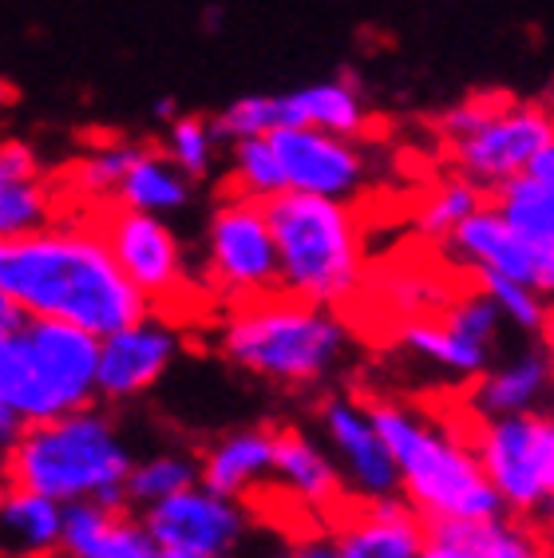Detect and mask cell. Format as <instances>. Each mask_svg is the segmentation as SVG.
Instances as JSON below:
<instances>
[{
	"instance_id": "1",
	"label": "cell",
	"mask_w": 554,
	"mask_h": 558,
	"mask_svg": "<svg viewBox=\"0 0 554 558\" xmlns=\"http://www.w3.org/2000/svg\"><path fill=\"white\" fill-rule=\"evenodd\" d=\"M0 293L24 317L64 322L92 337L116 333L150 313L135 286L119 274L92 218L0 238Z\"/></svg>"
},
{
	"instance_id": "33",
	"label": "cell",
	"mask_w": 554,
	"mask_h": 558,
	"mask_svg": "<svg viewBox=\"0 0 554 558\" xmlns=\"http://www.w3.org/2000/svg\"><path fill=\"white\" fill-rule=\"evenodd\" d=\"M480 281V290L495 301V310L503 313V322H511L515 329L522 333H546V325H551V313H546V301L539 290L531 286H519V281H507V278H495V274H475Z\"/></svg>"
},
{
	"instance_id": "35",
	"label": "cell",
	"mask_w": 554,
	"mask_h": 558,
	"mask_svg": "<svg viewBox=\"0 0 554 558\" xmlns=\"http://www.w3.org/2000/svg\"><path fill=\"white\" fill-rule=\"evenodd\" d=\"M424 526H427L424 547H420L416 558H480L448 523H424Z\"/></svg>"
},
{
	"instance_id": "13",
	"label": "cell",
	"mask_w": 554,
	"mask_h": 558,
	"mask_svg": "<svg viewBox=\"0 0 554 558\" xmlns=\"http://www.w3.org/2000/svg\"><path fill=\"white\" fill-rule=\"evenodd\" d=\"M321 428L333 444L337 472L357 499H384L396 495V468L384 448L381 432L364 412L361 397H325L321 400Z\"/></svg>"
},
{
	"instance_id": "8",
	"label": "cell",
	"mask_w": 554,
	"mask_h": 558,
	"mask_svg": "<svg viewBox=\"0 0 554 558\" xmlns=\"http://www.w3.org/2000/svg\"><path fill=\"white\" fill-rule=\"evenodd\" d=\"M96 210H104V218L96 215L92 222L104 234L119 274L135 286L138 298L150 305V313L191 293L179 238H174V230L162 218L135 215V210H123L116 203L96 206Z\"/></svg>"
},
{
	"instance_id": "9",
	"label": "cell",
	"mask_w": 554,
	"mask_h": 558,
	"mask_svg": "<svg viewBox=\"0 0 554 558\" xmlns=\"http://www.w3.org/2000/svg\"><path fill=\"white\" fill-rule=\"evenodd\" d=\"M551 143H554V119L546 111V104L507 99L471 135L451 143V150H456V167L463 171V179L491 191L503 179H515V174L527 171L531 155H539Z\"/></svg>"
},
{
	"instance_id": "36",
	"label": "cell",
	"mask_w": 554,
	"mask_h": 558,
	"mask_svg": "<svg viewBox=\"0 0 554 558\" xmlns=\"http://www.w3.org/2000/svg\"><path fill=\"white\" fill-rule=\"evenodd\" d=\"M277 558H341V555H337V547H333V538L305 535L298 547H289L286 555H277Z\"/></svg>"
},
{
	"instance_id": "30",
	"label": "cell",
	"mask_w": 554,
	"mask_h": 558,
	"mask_svg": "<svg viewBox=\"0 0 554 558\" xmlns=\"http://www.w3.org/2000/svg\"><path fill=\"white\" fill-rule=\"evenodd\" d=\"M230 183H234L238 198H254V203H266V198L286 191L281 167H277V155L266 135L262 140H238L230 147Z\"/></svg>"
},
{
	"instance_id": "40",
	"label": "cell",
	"mask_w": 554,
	"mask_h": 558,
	"mask_svg": "<svg viewBox=\"0 0 554 558\" xmlns=\"http://www.w3.org/2000/svg\"><path fill=\"white\" fill-rule=\"evenodd\" d=\"M167 558H198V555H167Z\"/></svg>"
},
{
	"instance_id": "11",
	"label": "cell",
	"mask_w": 554,
	"mask_h": 558,
	"mask_svg": "<svg viewBox=\"0 0 554 558\" xmlns=\"http://www.w3.org/2000/svg\"><path fill=\"white\" fill-rule=\"evenodd\" d=\"M281 167L286 191L317 198H352L364 183V155L352 140L317 128H281L266 135Z\"/></svg>"
},
{
	"instance_id": "5",
	"label": "cell",
	"mask_w": 554,
	"mask_h": 558,
	"mask_svg": "<svg viewBox=\"0 0 554 558\" xmlns=\"http://www.w3.org/2000/svg\"><path fill=\"white\" fill-rule=\"evenodd\" d=\"M274 234L281 290L313 305H341L361 286L357 215L337 198L281 191L262 203Z\"/></svg>"
},
{
	"instance_id": "31",
	"label": "cell",
	"mask_w": 554,
	"mask_h": 558,
	"mask_svg": "<svg viewBox=\"0 0 554 558\" xmlns=\"http://www.w3.org/2000/svg\"><path fill=\"white\" fill-rule=\"evenodd\" d=\"M167 123H171L167 143H162L167 159H171L191 183L206 179V174L214 171V159H218V135H214L210 119L206 116H174V119H167Z\"/></svg>"
},
{
	"instance_id": "20",
	"label": "cell",
	"mask_w": 554,
	"mask_h": 558,
	"mask_svg": "<svg viewBox=\"0 0 554 558\" xmlns=\"http://www.w3.org/2000/svg\"><path fill=\"white\" fill-rule=\"evenodd\" d=\"M281 99V119L286 128H317L341 140H357L369 128V111L349 75L341 80H321V84H305L298 92H286Z\"/></svg>"
},
{
	"instance_id": "25",
	"label": "cell",
	"mask_w": 554,
	"mask_h": 558,
	"mask_svg": "<svg viewBox=\"0 0 554 558\" xmlns=\"http://www.w3.org/2000/svg\"><path fill=\"white\" fill-rule=\"evenodd\" d=\"M487 206L507 222L515 238H522L534 254L554 258V186L534 183L527 174L503 179L487 191Z\"/></svg>"
},
{
	"instance_id": "26",
	"label": "cell",
	"mask_w": 554,
	"mask_h": 558,
	"mask_svg": "<svg viewBox=\"0 0 554 558\" xmlns=\"http://www.w3.org/2000/svg\"><path fill=\"white\" fill-rule=\"evenodd\" d=\"M480 558H551L539 523L515 515L480 519V523H448Z\"/></svg>"
},
{
	"instance_id": "14",
	"label": "cell",
	"mask_w": 554,
	"mask_h": 558,
	"mask_svg": "<svg viewBox=\"0 0 554 558\" xmlns=\"http://www.w3.org/2000/svg\"><path fill=\"white\" fill-rule=\"evenodd\" d=\"M333 547L341 558H416L427 526L400 495L349 499L333 519Z\"/></svg>"
},
{
	"instance_id": "22",
	"label": "cell",
	"mask_w": 554,
	"mask_h": 558,
	"mask_svg": "<svg viewBox=\"0 0 554 558\" xmlns=\"http://www.w3.org/2000/svg\"><path fill=\"white\" fill-rule=\"evenodd\" d=\"M0 409H9L21 424H40V420L64 416L24 329L0 333Z\"/></svg>"
},
{
	"instance_id": "32",
	"label": "cell",
	"mask_w": 554,
	"mask_h": 558,
	"mask_svg": "<svg viewBox=\"0 0 554 558\" xmlns=\"http://www.w3.org/2000/svg\"><path fill=\"white\" fill-rule=\"evenodd\" d=\"M480 206H487V191L459 174V179H448V183H439L436 191L427 194V203L420 206V230L427 238H444L448 242L451 230L463 218L475 215Z\"/></svg>"
},
{
	"instance_id": "12",
	"label": "cell",
	"mask_w": 554,
	"mask_h": 558,
	"mask_svg": "<svg viewBox=\"0 0 554 558\" xmlns=\"http://www.w3.org/2000/svg\"><path fill=\"white\" fill-rule=\"evenodd\" d=\"M174 353H179V333L162 322L159 313H147L143 322L99 337L96 400L119 404V400L143 397L171 368Z\"/></svg>"
},
{
	"instance_id": "15",
	"label": "cell",
	"mask_w": 554,
	"mask_h": 558,
	"mask_svg": "<svg viewBox=\"0 0 554 558\" xmlns=\"http://www.w3.org/2000/svg\"><path fill=\"white\" fill-rule=\"evenodd\" d=\"M448 242L456 246L459 258L471 262L475 274H495V278L519 281L539 293L554 290V258L534 254L522 238L507 230V222L491 206H480L471 218H463Z\"/></svg>"
},
{
	"instance_id": "6",
	"label": "cell",
	"mask_w": 554,
	"mask_h": 558,
	"mask_svg": "<svg viewBox=\"0 0 554 558\" xmlns=\"http://www.w3.org/2000/svg\"><path fill=\"white\" fill-rule=\"evenodd\" d=\"M468 448L507 515L539 523L551 511L554 420L546 412L480 416Z\"/></svg>"
},
{
	"instance_id": "18",
	"label": "cell",
	"mask_w": 554,
	"mask_h": 558,
	"mask_svg": "<svg viewBox=\"0 0 554 558\" xmlns=\"http://www.w3.org/2000/svg\"><path fill=\"white\" fill-rule=\"evenodd\" d=\"M56 191L44 174V162L33 143L0 140V238H21L52 226Z\"/></svg>"
},
{
	"instance_id": "3",
	"label": "cell",
	"mask_w": 554,
	"mask_h": 558,
	"mask_svg": "<svg viewBox=\"0 0 554 558\" xmlns=\"http://www.w3.org/2000/svg\"><path fill=\"white\" fill-rule=\"evenodd\" d=\"M396 468V495L424 523H480L507 515L463 440L420 412L384 397H361Z\"/></svg>"
},
{
	"instance_id": "27",
	"label": "cell",
	"mask_w": 554,
	"mask_h": 558,
	"mask_svg": "<svg viewBox=\"0 0 554 558\" xmlns=\"http://www.w3.org/2000/svg\"><path fill=\"white\" fill-rule=\"evenodd\" d=\"M198 484V460L182 456V451H159V456H147V460H135L128 472V484H123V504L131 507H150L162 504L171 495L186 492V487Z\"/></svg>"
},
{
	"instance_id": "16",
	"label": "cell",
	"mask_w": 554,
	"mask_h": 558,
	"mask_svg": "<svg viewBox=\"0 0 554 558\" xmlns=\"http://www.w3.org/2000/svg\"><path fill=\"white\" fill-rule=\"evenodd\" d=\"M64 558H167L128 507H104L92 499L64 504L60 519Z\"/></svg>"
},
{
	"instance_id": "2",
	"label": "cell",
	"mask_w": 554,
	"mask_h": 558,
	"mask_svg": "<svg viewBox=\"0 0 554 558\" xmlns=\"http://www.w3.org/2000/svg\"><path fill=\"white\" fill-rule=\"evenodd\" d=\"M131 463L135 460L119 440L111 416L80 409L40 424H24L0 460V480L4 487L48 495L56 504L92 499L104 507H128L123 484Z\"/></svg>"
},
{
	"instance_id": "10",
	"label": "cell",
	"mask_w": 554,
	"mask_h": 558,
	"mask_svg": "<svg viewBox=\"0 0 554 558\" xmlns=\"http://www.w3.org/2000/svg\"><path fill=\"white\" fill-rule=\"evenodd\" d=\"M138 523L159 543L162 555L226 558L245 538L250 515L234 499H222V495L194 484L162 504L143 507Z\"/></svg>"
},
{
	"instance_id": "34",
	"label": "cell",
	"mask_w": 554,
	"mask_h": 558,
	"mask_svg": "<svg viewBox=\"0 0 554 558\" xmlns=\"http://www.w3.org/2000/svg\"><path fill=\"white\" fill-rule=\"evenodd\" d=\"M507 99L503 96H471L463 99V104H456V108L444 111V131H448V140H463V135H471V131L480 128L483 119L491 116V111H499Z\"/></svg>"
},
{
	"instance_id": "28",
	"label": "cell",
	"mask_w": 554,
	"mask_h": 558,
	"mask_svg": "<svg viewBox=\"0 0 554 558\" xmlns=\"http://www.w3.org/2000/svg\"><path fill=\"white\" fill-rule=\"evenodd\" d=\"M400 344L412 349L416 356H424L432 365L448 368L459 376H480L483 368H491V356L471 349L468 341H459L444 322H427V317H412V322L400 329Z\"/></svg>"
},
{
	"instance_id": "41",
	"label": "cell",
	"mask_w": 554,
	"mask_h": 558,
	"mask_svg": "<svg viewBox=\"0 0 554 558\" xmlns=\"http://www.w3.org/2000/svg\"><path fill=\"white\" fill-rule=\"evenodd\" d=\"M0 495H4V480H0Z\"/></svg>"
},
{
	"instance_id": "23",
	"label": "cell",
	"mask_w": 554,
	"mask_h": 558,
	"mask_svg": "<svg viewBox=\"0 0 554 558\" xmlns=\"http://www.w3.org/2000/svg\"><path fill=\"white\" fill-rule=\"evenodd\" d=\"M194 183L186 174L167 159L162 147H150V143H138V155L131 159V167L123 171L116 186V198L111 203L123 206V210H135V215H174L191 203Z\"/></svg>"
},
{
	"instance_id": "17",
	"label": "cell",
	"mask_w": 554,
	"mask_h": 558,
	"mask_svg": "<svg viewBox=\"0 0 554 558\" xmlns=\"http://www.w3.org/2000/svg\"><path fill=\"white\" fill-rule=\"evenodd\" d=\"M269 436H274V475L281 480V487L301 507H313L317 515L333 523L349 504V487H345L333 456L321 451L298 424H274Z\"/></svg>"
},
{
	"instance_id": "29",
	"label": "cell",
	"mask_w": 554,
	"mask_h": 558,
	"mask_svg": "<svg viewBox=\"0 0 554 558\" xmlns=\"http://www.w3.org/2000/svg\"><path fill=\"white\" fill-rule=\"evenodd\" d=\"M138 155L135 140H116L107 147L87 150L84 159L72 167V191L84 194L92 206H107L116 198V186L123 179V171L131 167V159Z\"/></svg>"
},
{
	"instance_id": "19",
	"label": "cell",
	"mask_w": 554,
	"mask_h": 558,
	"mask_svg": "<svg viewBox=\"0 0 554 558\" xmlns=\"http://www.w3.org/2000/svg\"><path fill=\"white\" fill-rule=\"evenodd\" d=\"M274 475V436L269 428H242L222 436L198 456V487L242 504Z\"/></svg>"
},
{
	"instance_id": "4",
	"label": "cell",
	"mask_w": 554,
	"mask_h": 558,
	"mask_svg": "<svg viewBox=\"0 0 554 558\" xmlns=\"http://www.w3.org/2000/svg\"><path fill=\"white\" fill-rule=\"evenodd\" d=\"M222 353L245 373L281 388H317L349 356V329L333 310L277 293L234 305L222 329Z\"/></svg>"
},
{
	"instance_id": "37",
	"label": "cell",
	"mask_w": 554,
	"mask_h": 558,
	"mask_svg": "<svg viewBox=\"0 0 554 558\" xmlns=\"http://www.w3.org/2000/svg\"><path fill=\"white\" fill-rule=\"evenodd\" d=\"M527 179H534V183H551L554 186V143L551 147H543L539 155H531V162H527Z\"/></svg>"
},
{
	"instance_id": "38",
	"label": "cell",
	"mask_w": 554,
	"mask_h": 558,
	"mask_svg": "<svg viewBox=\"0 0 554 558\" xmlns=\"http://www.w3.org/2000/svg\"><path fill=\"white\" fill-rule=\"evenodd\" d=\"M21 420L12 416L9 409H0V460H4V451L12 448V440H16V436H21Z\"/></svg>"
},
{
	"instance_id": "7",
	"label": "cell",
	"mask_w": 554,
	"mask_h": 558,
	"mask_svg": "<svg viewBox=\"0 0 554 558\" xmlns=\"http://www.w3.org/2000/svg\"><path fill=\"white\" fill-rule=\"evenodd\" d=\"M206 278L234 305L286 293L262 203L234 194L214 210L210 226H206Z\"/></svg>"
},
{
	"instance_id": "21",
	"label": "cell",
	"mask_w": 554,
	"mask_h": 558,
	"mask_svg": "<svg viewBox=\"0 0 554 558\" xmlns=\"http://www.w3.org/2000/svg\"><path fill=\"white\" fill-rule=\"evenodd\" d=\"M551 388V356L546 349H527L495 368H483L475 385V416H515L539 412Z\"/></svg>"
},
{
	"instance_id": "24",
	"label": "cell",
	"mask_w": 554,
	"mask_h": 558,
	"mask_svg": "<svg viewBox=\"0 0 554 558\" xmlns=\"http://www.w3.org/2000/svg\"><path fill=\"white\" fill-rule=\"evenodd\" d=\"M60 519L64 504L48 495L4 487L0 495V547L21 558H48L60 550Z\"/></svg>"
},
{
	"instance_id": "39",
	"label": "cell",
	"mask_w": 554,
	"mask_h": 558,
	"mask_svg": "<svg viewBox=\"0 0 554 558\" xmlns=\"http://www.w3.org/2000/svg\"><path fill=\"white\" fill-rule=\"evenodd\" d=\"M21 322H24V313L12 305L4 293H0V333H12V329H21Z\"/></svg>"
}]
</instances>
